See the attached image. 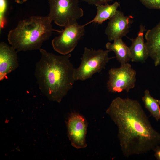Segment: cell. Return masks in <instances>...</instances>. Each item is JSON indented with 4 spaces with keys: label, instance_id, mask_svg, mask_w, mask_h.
I'll list each match as a JSON object with an SVG mask.
<instances>
[{
    "label": "cell",
    "instance_id": "obj_19",
    "mask_svg": "<svg viewBox=\"0 0 160 160\" xmlns=\"http://www.w3.org/2000/svg\"><path fill=\"white\" fill-rule=\"evenodd\" d=\"M154 156L157 160H160V146H157L153 150Z\"/></svg>",
    "mask_w": 160,
    "mask_h": 160
},
{
    "label": "cell",
    "instance_id": "obj_9",
    "mask_svg": "<svg viewBox=\"0 0 160 160\" xmlns=\"http://www.w3.org/2000/svg\"><path fill=\"white\" fill-rule=\"evenodd\" d=\"M133 17L125 16L120 11L117 10L111 17L105 29V33L109 41L122 39L126 36L133 23Z\"/></svg>",
    "mask_w": 160,
    "mask_h": 160
},
{
    "label": "cell",
    "instance_id": "obj_14",
    "mask_svg": "<svg viewBox=\"0 0 160 160\" xmlns=\"http://www.w3.org/2000/svg\"><path fill=\"white\" fill-rule=\"evenodd\" d=\"M120 4L117 1L115 2L112 4L108 3L98 5L96 6L97 13L94 19L85 24V26L93 22L102 24L104 21L110 19L117 12Z\"/></svg>",
    "mask_w": 160,
    "mask_h": 160
},
{
    "label": "cell",
    "instance_id": "obj_20",
    "mask_svg": "<svg viewBox=\"0 0 160 160\" xmlns=\"http://www.w3.org/2000/svg\"><path fill=\"white\" fill-rule=\"evenodd\" d=\"M27 0H14L15 2L18 4H22L25 2Z\"/></svg>",
    "mask_w": 160,
    "mask_h": 160
},
{
    "label": "cell",
    "instance_id": "obj_7",
    "mask_svg": "<svg viewBox=\"0 0 160 160\" xmlns=\"http://www.w3.org/2000/svg\"><path fill=\"white\" fill-rule=\"evenodd\" d=\"M85 26L84 25H80L76 22L65 27L52 40L54 49L62 55L70 54L84 35Z\"/></svg>",
    "mask_w": 160,
    "mask_h": 160
},
{
    "label": "cell",
    "instance_id": "obj_21",
    "mask_svg": "<svg viewBox=\"0 0 160 160\" xmlns=\"http://www.w3.org/2000/svg\"><path fill=\"white\" fill-rule=\"evenodd\" d=\"M159 104H160V100H159Z\"/></svg>",
    "mask_w": 160,
    "mask_h": 160
},
{
    "label": "cell",
    "instance_id": "obj_11",
    "mask_svg": "<svg viewBox=\"0 0 160 160\" xmlns=\"http://www.w3.org/2000/svg\"><path fill=\"white\" fill-rule=\"evenodd\" d=\"M145 36L149 56L157 66L160 65V21L153 28L147 30Z\"/></svg>",
    "mask_w": 160,
    "mask_h": 160
},
{
    "label": "cell",
    "instance_id": "obj_12",
    "mask_svg": "<svg viewBox=\"0 0 160 160\" xmlns=\"http://www.w3.org/2000/svg\"><path fill=\"white\" fill-rule=\"evenodd\" d=\"M146 30L145 26L141 25L136 37L129 39L131 41V45L129 47L132 62L144 63L149 57L143 37L144 33Z\"/></svg>",
    "mask_w": 160,
    "mask_h": 160
},
{
    "label": "cell",
    "instance_id": "obj_10",
    "mask_svg": "<svg viewBox=\"0 0 160 160\" xmlns=\"http://www.w3.org/2000/svg\"><path fill=\"white\" fill-rule=\"evenodd\" d=\"M17 52L11 46L4 42L0 43V80L7 78V75L19 66Z\"/></svg>",
    "mask_w": 160,
    "mask_h": 160
},
{
    "label": "cell",
    "instance_id": "obj_8",
    "mask_svg": "<svg viewBox=\"0 0 160 160\" xmlns=\"http://www.w3.org/2000/svg\"><path fill=\"white\" fill-rule=\"evenodd\" d=\"M66 124L68 136L72 146L77 149L86 148L88 124L85 118L78 113L72 112Z\"/></svg>",
    "mask_w": 160,
    "mask_h": 160
},
{
    "label": "cell",
    "instance_id": "obj_17",
    "mask_svg": "<svg viewBox=\"0 0 160 160\" xmlns=\"http://www.w3.org/2000/svg\"><path fill=\"white\" fill-rule=\"evenodd\" d=\"M141 3L149 9L160 10V0H139Z\"/></svg>",
    "mask_w": 160,
    "mask_h": 160
},
{
    "label": "cell",
    "instance_id": "obj_4",
    "mask_svg": "<svg viewBox=\"0 0 160 160\" xmlns=\"http://www.w3.org/2000/svg\"><path fill=\"white\" fill-rule=\"evenodd\" d=\"M107 50H97L87 47L81 58V62L79 67L75 68L74 77L76 81H84L91 78L96 73H99L104 69L110 60L115 57H109Z\"/></svg>",
    "mask_w": 160,
    "mask_h": 160
},
{
    "label": "cell",
    "instance_id": "obj_18",
    "mask_svg": "<svg viewBox=\"0 0 160 160\" xmlns=\"http://www.w3.org/2000/svg\"><path fill=\"white\" fill-rule=\"evenodd\" d=\"M89 4L95 5L105 4L113 0H81Z\"/></svg>",
    "mask_w": 160,
    "mask_h": 160
},
{
    "label": "cell",
    "instance_id": "obj_6",
    "mask_svg": "<svg viewBox=\"0 0 160 160\" xmlns=\"http://www.w3.org/2000/svg\"><path fill=\"white\" fill-rule=\"evenodd\" d=\"M121 65L120 67L111 68L108 71L109 79L107 86L110 92L119 93L125 91L128 92L135 86L136 71L128 63Z\"/></svg>",
    "mask_w": 160,
    "mask_h": 160
},
{
    "label": "cell",
    "instance_id": "obj_5",
    "mask_svg": "<svg viewBox=\"0 0 160 160\" xmlns=\"http://www.w3.org/2000/svg\"><path fill=\"white\" fill-rule=\"evenodd\" d=\"M49 12L47 16L52 22L64 27L82 17L84 12L79 6V0H48Z\"/></svg>",
    "mask_w": 160,
    "mask_h": 160
},
{
    "label": "cell",
    "instance_id": "obj_15",
    "mask_svg": "<svg viewBox=\"0 0 160 160\" xmlns=\"http://www.w3.org/2000/svg\"><path fill=\"white\" fill-rule=\"evenodd\" d=\"M142 100L145 108L157 121L160 120V105L159 100L156 99L150 95L149 91L146 90Z\"/></svg>",
    "mask_w": 160,
    "mask_h": 160
},
{
    "label": "cell",
    "instance_id": "obj_13",
    "mask_svg": "<svg viewBox=\"0 0 160 160\" xmlns=\"http://www.w3.org/2000/svg\"><path fill=\"white\" fill-rule=\"evenodd\" d=\"M113 41V43L108 42L106 44L107 50L114 52L115 57L121 64L127 63L131 60L129 47L123 42L122 39Z\"/></svg>",
    "mask_w": 160,
    "mask_h": 160
},
{
    "label": "cell",
    "instance_id": "obj_16",
    "mask_svg": "<svg viewBox=\"0 0 160 160\" xmlns=\"http://www.w3.org/2000/svg\"><path fill=\"white\" fill-rule=\"evenodd\" d=\"M7 0H0V30L3 29L7 23L6 15L7 9Z\"/></svg>",
    "mask_w": 160,
    "mask_h": 160
},
{
    "label": "cell",
    "instance_id": "obj_1",
    "mask_svg": "<svg viewBox=\"0 0 160 160\" xmlns=\"http://www.w3.org/2000/svg\"><path fill=\"white\" fill-rule=\"evenodd\" d=\"M106 112L117 127L121 150L126 157L146 153L160 144V133L152 127L138 101L117 97Z\"/></svg>",
    "mask_w": 160,
    "mask_h": 160
},
{
    "label": "cell",
    "instance_id": "obj_2",
    "mask_svg": "<svg viewBox=\"0 0 160 160\" xmlns=\"http://www.w3.org/2000/svg\"><path fill=\"white\" fill-rule=\"evenodd\" d=\"M39 51L41 57L34 72L39 89L50 100L60 102L76 81L71 55H56L42 49Z\"/></svg>",
    "mask_w": 160,
    "mask_h": 160
},
{
    "label": "cell",
    "instance_id": "obj_3",
    "mask_svg": "<svg viewBox=\"0 0 160 160\" xmlns=\"http://www.w3.org/2000/svg\"><path fill=\"white\" fill-rule=\"evenodd\" d=\"M48 16H33L20 20L7 36L9 43L17 52L40 50L43 42L49 39L54 29Z\"/></svg>",
    "mask_w": 160,
    "mask_h": 160
}]
</instances>
